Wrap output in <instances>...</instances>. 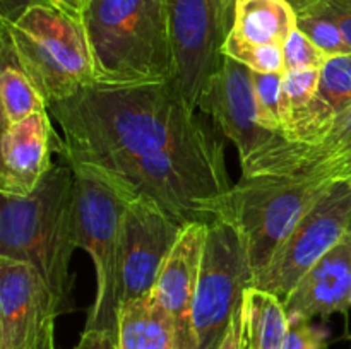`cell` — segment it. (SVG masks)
I'll list each match as a JSON object with an SVG mask.
<instances>
[{
    "label": "cell",
    "mask_w": 351,
    "mask_h": 349,
    "mask_svg": "<svg viewBox=\"0 0 351 349\" xmlns=\"http://www.w3.org/2000/svg\"><path fill=\"white\" fill-rule=\"evenodd\" d=\"M48 109L67 164L95 168L129 201L149 197L182 226L219 219L233 188L223 142L175 81L93 84Z\"/></svg>",
    "instance_id": "6da1fadb"
},
{
    "label": "cell",
    "mask_w": 351,
    "mask_h": 349,
    "mask_svg": "<svg viewBox=\"0 0 351 349\" xmlns=\"http://www.w3.org/2000/svg\"><path fill=\"white\" fill-rule=\"evenodd\" d=\"M75 236V174L53 164L29 195L2 194L0 257L31 263L71 310V259Z\"/></svg>",
    "instance_id": "7a4b0ae2"
},
{
    "label": "cell",
    "mask_w": 351,
    "mask_h": 349,
    "mask_svg": "<svg viewBox=\"0 0 351 349\" xmlns=\"http://www.w3.org/2000/svg\"><path fill=\"white\" fill-rule=\"evenodd\" d=\"M81 23L95 62L96 84L175 79L165 0H89Z\"/></svg>",
    "instance_id": "3957f363"
},
{
    "label": "cell",
    "mask_w": 351,
    "mask_h": 349,
    "mask_svg": "<svg viewBox=\"0 0 351 349\" xmlns=\"http://www.w3.org/2000/svg\"><path fill=\"white\" fill-rule=\"evenodd\" d=\"M2 40L47 106L96 84L84 26L50 3H36L16 21H2Z\"/></svg>",
    "instance_id": "277c9868"
},
{
    "label": "cell",
    "mask_w": 351,
    "mask_h": 349,
    "mask_svg": "<svg viewBox=\"0 0 351 349\" xmlns=\"http://www.w3.org/2000/svg\"><path fill=\"white\" fill-rule=\"evenodd\" d=\"M75 174V236L95 263L96 298L86 331L117 332V257L122 219L129 198L88 164H71Z\"/></svg>",
    "instance_id": "5b68a950"
},
{
    "label": "cell",
    "mask_w": 351,
    "mask_h": 349,
    "mask_svg": "<svg viewBox=\"0 0 351 349\" xmlns=\"http://www.w3.org/2000/svg\"><path fill=\"white\" fill-rule=\"evenodd\" d=\"M331 185V183H329ZM329 185L298 183L283 178H240L223 202L219 219L232 222L245 242L254 279L288 238L302 216Z\"/></svg>",
    "instance_id": "8992f818"
},
{
    "label": "cell",
    "mask_w": 351,
    "mask_h": 349,
    "mask_svg": "<svg viewBox=\"0 0 351 349\" xmlns=\"http://www.w3.org/2000/svg\"><path fill=\"white\" fill-rule=\"evenodd\" d=\"M250 286L254 270L239 229L225 219L208 222L194 303L197 349H219Z\"/></svg>",
    "instance_id": "52a82bcc"
},
{
    "label": "cell",
    "mask_w": 351,
    "mask_h": 349,
    "mask_svg": "<svg viewBox=\"0 0 351 349\" xmlns=\"http://www.w3.org/2000/svg\"><path fill=\"white\" fill-rule=\"evenodd\" d=\"M175 60V84L195 112L202 91L219 68L233 26V0H165Z\"/></svg>",
    "instance_id": "ba28073f"
},
{
    "label": "cell",
    "mask_w": 351,
    "mask_h": 349,
    "mask_svg": "<svg viewBox=\"0 0 351 349\" xmlns=\"http://www.w3.org/2000/svg\"><path fill=\"white\" fill-rule=\"evenodd\" d=\"M351 229V181H335L302 216L254 286L281 300Z\"/></svg>",
    "instance_id": "9c48e42d"
},
{
    "label": "cell",
    "mask_w": 351,
    "mask_h": 349,
    "mask_svg": "<svg viewBox=\"0 0 351 349\" xmlns=\"http://www.w3.org/2000/svg\"><path fill=\"white\" fill-rule=\"evenodd\" d=\"M242 178H283L298 183L351 181V106L319 142H288L280 133L240 159Z\"/></svg>",
    "instance_id": "30bf717a"
},
{
    "label": "cell",
    "mask_w": 351,
    "mask_h": 349,
    "mask_svg": "<svg viewBox=\"0 0 351 349\" xmlns=\"http://www.w3.org/2000/svg\"><path fill=\"white\" fill-rule=\"evenodd\" d=\"M184 228L149 197L141 195L127 204L117 257L119 310L151 293Z\"/></svg>",
    "instance_id": "8fae6325"
},
{
    "label": "cell",
    "mask_w": 351,
    "mask_h": 349,
    "mask_svg": "<svg viewBox=\"0 0 351 349\" xmlns=\"http://www.w3.org/2000/svg\"><path fill=\"white\" fill-rule=\"evenodd\" d=\"M65 308L31 263L0 257V349H55Z\"/></svg>",
    "instance_id": "7c38bea8"
},
{
    "label": "cell",
    "mask_w": 351,
    "mask_h": 349,
    "mask_svg": "<svg viewBox=\"0 0 351 349\" xmlns=\"http://www.w3.org/2000/svg\"><path fill=\"white\" fill-rule=\"evenodd\" d=\"M197 108L213 116L223 135L235 142L240 159L276 135L259 125L252 70L226 55L202 91Z\"/></svg>",
    "instance_id": "4fadbf2b"
},
{
    "label": "cell",
    "mask_w": 351,
    "mask_h": 349,
    "mask_svg": "<svg viewBox=\"0 0 351 349\" xmlns=\"http://www.w3.org/2000/svg\"><path fill=\"white\" fill-rule=\"evenodd\" d=\"M206 235V222H192L182 229L180 238L165 260L149 293V296L170 317L178 349H197L194 332V303Z\"/></svg>",
    "instance_id": "5bb4252c"
},
{
    "label": "cell",
    "mask_w": 351,
    "mask_h": 349,
    "mask_svg": "<svg viewBox=\"0 0 351 349\" xmlns=\"http://www.w3.org/2000/svg\"><path fill=\"white\" fill-rule=\"evenodd\" d=\"M47 109L2 130L0 194L29 195L51 170V149L58 144Z\"/></svg>",
    "instance_id": "9a60e30c"
},
{
    "label": "cell",
    "mask_w": 351,
    "mask_h": 349,
    "mask_svg": "<svg viewBox=\"0 0 351 349\" xmlns=\"http://www.w3.org/2000/svg\"><path fill=\"white\" fill-rule=\"evenodd\" d=\"M288 318L329 317L351 307V229L285 298Z\"/></svg>",
    "instance_id": "2e32d148"
},
{
    "label": "cell",
    "mask_w": 351,
    "mask_h": 349,
    "mask_svg": "<svg viewBox=\"0 0 351 349\" xmlns=\"http://www.w3.org/2000/svg\"><path fill=\"white\" fill-rule=\"evenodd\" d=\"M348 106H351V55L329 57L321 68V82L314 99L291 116L280 135L288 142H319L336 116Z\"/></svg>",
    "instance_id": "e0dca14e"
},
{
    "label": "cell",
    "mask_w": 351,
    "mask_h": 349,
    "mask_svg": "<svg viewBox=\"0 0 351 349\" xmlns=\"http://www.w3.org/2000/svg\"><path fill=\"white\" fill-rule=\"evenodd\" d=\"M117 342L119 349H178L170 317L149 294L120 307Z\"/></svg>",
    "instance_id": "ac0fdd59"
},
{
    "label": "cell",
    "mask_w": 351,
    "mask_h": 349,
    "mask_svg": "<svg viewBox=\"0 0 351 349\" xmlns=\"http://www.w3.org/2000/svg\"><path fill=\"white\" fill-rule=\"evenodd\" d=\"M297 27V12L287 0H237L230 33L247 43L283 47Z\"/></svg>",
    "instance_id": "d6986e66"
},
{
    "label": "cell",
    "mask_w": 351,
    "mask_h": 349,
    "mask_svg": "<svg viewBox=\"0 0 351 349\" xmlns=\"http://www.w3.org/2000/svg\"><path fill=\"white\" fill-rule=\"evenodd\" d=\"M242 320L243 349H285L290 318L280 296L250 286L243 296Z\"/></svg>",
    "instance_id": "ffe728a7"
},
{
    "label": "cell",
    "mask_w": 351,
    "mask_h": 349,
    "mask_svg": "<svg viewBox=\"0 0 351 349\" xmlns=\"http://www.w3.org/2000/svg\"><path fill=\"white\" fill-rule=\"evenodd\" d=\"M0 103H2V130L27 116L48 109L47 101L33 82L21 70L12 50L2 40V74H0Z\"/></svg>",
    "instance_id": "44dd1931"
},
{
    "label": "cell",
    "mask_w": 351,
    "mask_h": 349,
    "mask_svg": "<svg viewBox=\"0 0 351 349\" xmlns=\"http://www.w3.org/2000/svg\"><path fill=\"white\" fill-rule=\"evenodd\" d=\"M223 55L232 57L233 60L247 65L250 70L261 74H285L283 47L276 44H252L240 40L235 34L228 33Z\"/></svg>",
    "instance_id": "7402d4cb"
},
{
    "label": "cell",
    "mask_w": 351,
    "mask_h": 349,
    "mask_svg": "<svg viewBox=\"0 0 351 349\" xmlns=\"http://www.w3.org/2000/svg\"><path fill=\"white\" fill-rule=\"evenodd\" d=\"M321 82V70H288L283 74L280 92L281 130L293 115L304 109L314 99Z\"/></svg>",
    "instance_id": "603a6c76"
},
{
    "label": "cell",
    "mask_w": 351,
    "mask_h": 349,
    "mask_svg": "<svg viewBox=\"0 0 351 349\" xmlns=\"http://www.w3.org/2000/svg\"><path fill=\"white\" fill-rule=\"evenodd\" d=\"M297 26L329 57L351 55V47L338 24L317 7L307 12L297 14Z\"/></svg>",
    "instance_id": "cb8c5ba5"
},
{
    "label": "cell",
    "mask_w": 351,
    "mask_h": 349,
    "mask_svg": "<svg viewBox=\"0 0 351 349\" xmlns=\"http://www.w3.org/2000/svg\"><path fill=\"white\" fill-rule=\"evenodd\" d=\"M252 77L259 125L269 132L281 133L280 92L283 74H261L252 70Z\"/></svg>",
    "instance_id": "d4e9b609"
},
{
    "label": "cell",
    "mask_w": 351,
    "mask_h": 349,
    "mask_svg": "<svg viewBox=\"0 0 351 349\" xmlns=\"http://www.w3.org/2000/svg\"><path fill=\"white\" fill-rule=\"evenodd\" d=\"M285 72L288 70H321L329 55L317 47L311 38L300 29H295L283 44Z\"/></svg>",
    "instance_id": "484cf974"
},
{
    "label": "cell",
    "mask_w": 351,
    "mask_h": 349,
    "mask_svg": "<svg viewBox=\"0 0 351 349\" xmlns=\"http://www.w3.org/2000/svg\"><path fill=\"white\" fill-rule=\"evenodd\" d=\"M328 332L305 318H290L285 349H324Z\"/></svg>",
    "instance_id": "4316f807"
},
{
    "label": "cell",
    "mask_w": 351,
    "mask_h": 349,
    "mask_svg": "<svg viewBox=\"0 0 351 349\" xmlns=\"http://www.w3.org/2000/svg\"><path fill=\"white\" fill-rule=\"evenodd\" d=\"M315 7L321 9L324 14H328L338 24V27L345 34L346 41L351 47V0H322Z\"/></svg>",
    "instance_id": "83f0119b"
},
{
    "label": "cell",
    "mask_w": 351,
    "mask_h": 349,
    "mask_svg": "<svg viewBox=\"0 0 351 349\" xmlns=\"http://www.w3.org/2000/svg\"><path fill=\"white\" fill-rule=\"evenodd\" d=\"M74 349H119L117 332L113 331H86Z\"/></svg>",
    "instance_id": "f1b7e54d"
},
{
    "label": "cell",
    "mask_w": 351,
    "mask_h": 349,
    "mask_svg": "<svg viewBox=\"0 0 351 349\" xmlns=\"http://www.w3.org/2000/svg\"><path fill=\"white\" fill-rule=\"evenodd\" d=\"M243 307V305H242ZM219 349H243V320L242 308L235 313Z\"/></svg>",
    "instance_id": "f546056e"
},
{
    "label": "cell",
    "mask_w": 351,
    "mask_h": 349,
    "mask_svg": "<svg viewBox=\"0 0 351 349\" xmlns=\"http://www.w3.org/2000/svg\"><path fill=\"white\" fill-rule=\"evenodd\" d=\"M36 3L48 2L47 0H2V21H5V23L16 21L24 10L29 9L31 5H36Z\"/></svg>",
    "instance_id": "4dcf8cb0"
},
{
    "label": "cell",
    "mask_w": 351,
    "mask_h": 349,
    "mask_svg": "<svg viewBox=\"0 0 351 349\" xmlns=\"http://www.w3.org/2000/svg\"><path fill=\"white\" fill-rule=\"evenodd\" d=\"M89 0H50V3L53 7H57V9L64 10L65 14H69V16L75 17V19L81 21V16H82V10L86 9V5H88Z\"/></svg>",
    "instance_id": "1f68e13d"
},
{
    "label": "cell",
    "mask_w": 351,
    "mask_h": 349,
    "mask_svg": "<svg viewBox=\"0 0 351 349\" xmlns=\"http://www.w3.org/2000/svg\"><path fill=\"white\" fill-rule=\"evenodd\" d=\"M287 2L293 7L295 12L302 14V12H307V10L314 9V7L319 5L322 0H287Z\"/></svg>",
    "instance_id": "d6a6232c"
},
{
    "label": "cell",
    "mask_w": 351,
    "mask_h": 349,
    "mask_svg": "<svg viewBox=\"0 0 351 349\" xmlns=\"http://www.w3.org/2000/svg\"><path fill=\"white\" fill-rule=\"evenodd\" d=\"M47 2H48V3H50V0H47ZM50 5H51V3H50Z\"/></svg>",
    "instance_id": "836d02e7"
},
{
    "label": "cell",
    "mask_w": 351,
    "mask_h": 349,
    "mask_svg": "<svg viewBox=\"0 0 351 349\" xmlns=\"http://www.w3.org/2000/svg\"><path fill=\"white\" fill-rule=\"evenodd\" d=\"M233 2H237V0H233Z\"/></svg>",
    "instance_id": "e575fe53"
}]
</instances>
